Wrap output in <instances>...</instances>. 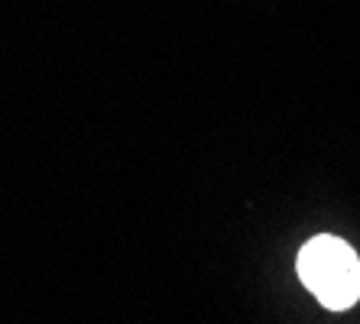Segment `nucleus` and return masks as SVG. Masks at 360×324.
I'll use <instances>...</instances> for the list:
<instances>
[{"mask_svg": "<svg viewBox=\"0 0 360 324\" xmlns=\"http://www.w3.org/2000/svg\"><path fill=\"white\" fill-rule=\"evenodd\" d=\"M299 279L325 308L341 311L360 299V259L341 237L321 233L299 253Z\"/></svg>", "mask_w": 360, "mask_h": 324, "instance_id": "f257e3e1", "label": "nucleus"}]
</instances>
